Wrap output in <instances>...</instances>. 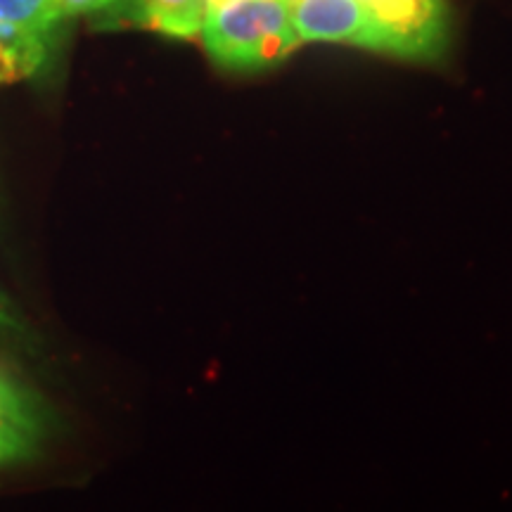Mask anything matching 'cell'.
Segmentation results:
<instances>
[{"label": "cell", "instance_id": "6da1fadb", "mask_svg": "<svg viewBox=\"0 0 512 512\" xmlns=\"http://www.w3.org/2000/svg\"><path fill=\"white\" fill-rule=\"evenodd\" d=\"M202 43L207 55L230 72H259L297 50L287 0H204Z\"/></svg>", "mask_w": 512, "mask_h": 512}, {"label": "cell", "instance_id": "7a4b0ae2", "mask_svg": "<svg viewBox=\"0 0 512 512\" xmlns=\"http://www.w3.org/2000/svg\"><path fill=\"white\" fill-rule=\"evenodd\" d=\"M387 38L389 53L432 60L446 43L444 0H358Z\"/></svg>", "mask_w": 512, "mask_h": 512}, {"label": "cell", "instance_id": "3957f363", "mask_svg": "<svg viewBox=\"0 0 512 512\" xmlns=\"http://www.w3.org/2000/svg\"><path fill=\"white\" fill-rule=\"evenodd\" d=\"M299 43H344L389 53L387 38L358 0H287Z\"/></svg>", "mask_w": 512, "mask_h": 512}, {"label": "cell", "instance_id": "277c9868", "mask_svg": "<svg viewBox=\"0 0 512 512\" xmlns=\"http://www.w3.org/2000/svg\"><path fill=\"white\" fill-rule=\"evenodd\" d=\"M46 432L48 415L41 399L10 370L0 368V467L34 458Z\"/></svg>", "mask_w": 512, "mask_h": 512}, {"label": "cell", "instance_id": "5b68a950", "mask_svg": "<svg viewBox=\"0 0 512 512\" xmlns=\"http://www.w3.org/2000/svg\"><path fill=\"white\" fill-rule=\"evenodd\" d=\"M204 0H117L93 17L100 29L138 27L171 38H195L202 31Z\"/></svg>", "mask_w": 512, "mask_h": 512}, {"label": "cell", "instance_id": "8992f818", "mask_svg": "<svg viewBox=\"0 0 512 512\" xmlns=\"http://www.w3.org/2000/svg\"><path fill=\"white\" fill-rule=\"evenodd\" d=\"M55 36L0 19V86L27 81L46 67Z\"/></svg>", "mask_w": 512, "mask_h": 512}, {"label": "cell", "instance_id": "52a82bcc", "mask_svg": "<svg viewBox=\"0 0 512 512\" xmlns=\"http://www.w3.org/2000/svg\"><path fill=\"white\" fill-rule=\"evenodd\" d=\"M0 19L53 36L64 24L55 12V0H0Z\"/></svg>", "mask_w": 512, "mask_h": 512}, {"label": "cell", "instance_id": "ba28073f", "mask_svg": "<svg viewBox=\"0 0 512 512\" xmlns=\"http://www.w3.org/2000/svg\"><path fill=\"white\" fill-rule=\"evenodd\" d=\"M0 339L15 344H29L34 339L27 323H24L22 313H19L17 306L12 304V299L3 290H0Z\"/></svg>", "mask_w": 512, "mask_h": 512}, {"label": "cell", "instance_id": "9c48e42d", "mask_svg": "<svg viewBox=\"0 0 512 512\" xmlns=\"http://www.w3.org/2000/svg\"><path fill=\"white\" fill-rule=\"evenodd\" d=\"M114 3H117V0H55V12L57 17H60V22H67V19L81 15H100V12L112 8Z\"/></svg>", "mask_w": 512, "mask_h": 512}]
</instances>
